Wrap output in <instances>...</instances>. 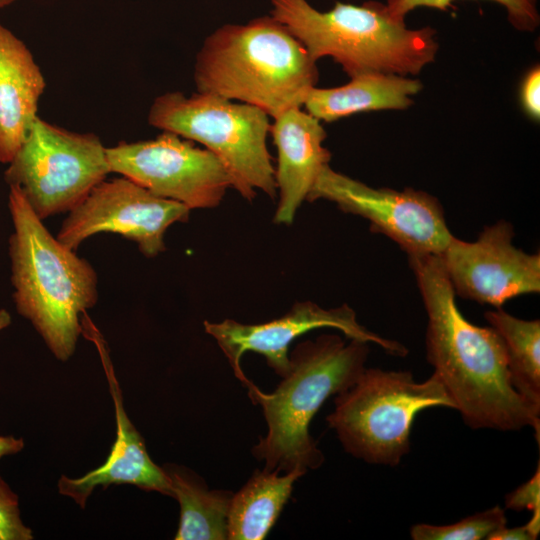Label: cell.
Wrapping results in <instances>:
<instances>
[{"mask_svg": "<svg viewBox=\"0 0 540 540\" xmlns=\"http://www.w3.org/2000/svg\"><path fill=\"white\" fill-rule=\"evenodd\" d=\"M327 327L341 331L349 339L376 344L390 355L405 357L408 354V349L400 342L361 325L355 311L347 304L325 309L311 301L296 302L282 317L261 324H242L232 319L204 322L205 331L216 340L243 384L248 381L240 364L244 353L263 355L268 366L283 378L290 368V344L308 331Z\"/></svg>", "mask_w": 540, "mask_h": 540, "instance_id": "7c38bea8", "label": "cell"}, {"mask_svg": "<svg viewBox=\"0 0 540 540\" xmlns=\"http://www.w3.org/2000/svg\"><path fill=\"white\" fill-rule=\"evenodd\" d=\"M422 83L398 74L367 72L334 88H311L302 107L320 121L332 122L355 113L401 110L412 104Z\"/></svg>", "mask_w": 540, "mask_h": 540, "instance_id": "e0dca14e", "label": "cell"}, {"mask_svg": "<svg viewBox=\"0 0 540 540\" xmlns=\"http://www.w3.org/2000/svg\"><path fill=\"white\" fill-rule=\"evenodd\" d=\"M111 173L106 147L94 133H78L39 116L4 172L44 220L69 213Z\"/></svg>", "mask_w": 540, "mask_h": 540, "instance_id": "ba28073f", "label": "cell"}, {"mask_svg": "<svg viewBox=\"0 0 540 540\" xmlns=\"http://www.w3.org/2000/svg\"><path fill=\"white\" fill-rule=\"evenodd\" d=\"M270 15L304 46L313 61L325 56L348 76L382 72L416 75L438 50L435 30L409 29L377 1L353 5L337 2L328 11L307 0H270Z\"/></svg>", "mask_w": 540, "mask_h": 540, "instance_id": "5b68a950", "label": "cell"}, {"mask_svg": "<svg viewBox=\"0 0 540 540\" xmlns=\"http://www.w3.org/2000/svg\"><path fill=\"white\" fill-rule=\"evenodd\" d=\"M171 487V497L180 505V521L175 540H224L228 537V511L232 492L209 490L206 484L184 467L162 466Z\"/></svg>", "mask_w": 540, "mask_h": 540, "instance_id": "d6986e66", "label": "cell"}, {"mask_svg": "<svg viewBox=\"0 0 540 540\" xmlns=\"http://www.w3.org/2000/svg\"><path fill=\"white\" fill-rule=\"evenodd\" d=\"M488 540H535L527 524L507 528L506 526L492 534Z\"/></svg>", "mask_w": 540, "mask_h": 540, "instance_id": "484cf974", "label": "cell"}, {"mask_svg": "<svg viewBox=\"0 0 540 540\" xmlns=\"http://www.w3.org/2000/svg\"><path fill=\"white\" fill-rule=\"evenodd\" d=\"M32 530L21 518L18 495L0 477V540H31Z\"/></svg>", "mask_w": 540, "mask_h": 540, "instance_id": "603a6c76", "label": "cell"}, {"mask_svg": "<svg viewBox=\"0 0 540 540\" xmlns=\"http://www.w3.org/2000/svg\"><path fill=\"white\" fill-rule=\"evenodd\" d=\"M191 209L154 195L122 176L105 179L64 219L56 238L70 249L98 233H115L134 241L151 258L165 251L164 236L175 223L189 220Z\"/></svg>", "mask_w": 540, "mask_h": 540, "instance_id": "8fae6325", "label": "cell"}, {"mask_svg": "<svg viewBox=\"0 0 540 540\" xmlns=\"http://www.w3.org/2000/svg\"><path fill=\"white\" fill-rule=\"evenodd\" d=\"M326 418L344 449L369 464L397 466L410 451L416 415L432 407L455 409L433 373L416 382L409 371L365 368L355 383L337 394Z\"/></svg>", "mask_w": 540, "mask_h": 540, "instance_id": "52a82bcc", "label": "cell"}, {"mask_svg": "<svg viewBox=\"0 0 540 540\" xmlns=\"http://www.w3.org/2000/svg\"><path fill=\"white\" fill-rule=\"evenodd\" d=\"M511 223L486 226L474 242L452 237L438 256L456 295L500 308L508 300L540 292V255L513 244Z\"/></svg>", "mask_w": 540, "mask_h": 540, "instance_id": "4fadbf2b", "label": "cell"}, {"mask_svg": "<svg viewBox=\"0 0 540 540\" xmlns=\"http://www.w3.org/2000/svg\"><path fill=\"white\" fill-rule=\"evenodd\" d=\"M453 0H387L389 12L397 18L406 16L419 7H429L446 10ZM503 6L507 12L508 20L517 29L533 31L539 25L537 0H491Z\"/></svg>", "mask_w": 540, "mask_h": 540, "instance_id": "7402d4cb", "label": "cell"}, {"mask_svg": "<svg viewBox=\"0 0 540 540\" xmlns=\"http://www.w3.org/2000/svg\"><path fill=\"white\" fill-rule=\"evenodd\" d=\"M368 343L324 334L299 343L289 355L290 368L275 391L265 393L251 381L244 385L260 404L268 426L253 447L265 470L306 473L324 461L310 436L309 424L328 397L350 388L365 369Z\"/></svg>", "mask_w": 540, "mask_h": 540, "instance_id": "277c9868", "label": "cell"}, {"mask_svg": "<svg viewBox=\"0 0 540 540\" xmlns=\"http://www.w3.org/2000/svg\"><path fill=\"white\" fill-rule=\"evenodd\" d=\"M484 316L502 340L513 387L540 410V320L520 319L501 307Z\"/></svg>", "mask_w": 540, "mask_h": 540, "instance_id": "ffe728a7", "label": "cell"}, {"mask_svg": "<svg viewBox=\"0 0 540 540\" xmlns=\"http://www.w3.org/2000/svg\"><path fill=\"white\" fill-rule=\"evenodd\" d=\"M45 87L28 47L0 24V163L8 164L25 141Z\"/></svg>", "mask_w": 540, "mask_h": 540, "instance_id": "2e32d148", "label": "cell"}, {"mask_svg": "<svg viewBox=\"0 0 540 540\" xmlns=\"http://www.w3.org/2000/svg\"><path fill=\"white\" fill-rule=\"evenodd\" d=\"M105 370L115 405L116 440L106 461L98 468L76 479L62 475L58 481L59 492L82 508L98 486L106 488L113 484H131L146 491L171 496L167 475L162 467L151 460L143 438L125 412L120 389L108 361Z\"/></svg>", "mask_w": 540, "mask_h": 540, "instance_id": "9a60e30c", "label": "cell"}, {"mask_svg": "<svg viewBox=\"0 0 540 540\" xmlns=\"http://www.w3.org/2000/svg\"><path fill=\"white\" fill-rule=\"evenodd\" d=\"M294 107L273 118L270 132L277 150L275 183L279 202L273 221L290 225L317 179L329 164L330 152L323 146L326 131L321 121Z\"/></svg>", "mask_w": 540, "mask_h": 540, "instance_id": "5bb4252c", "label": "cell"}, {"mask_svg": "<svg viewBox=\"0 0 540 540\" xmlns=\"http://www.w3.org/2000/svg\"><path fill=\"white\" fill-rule=\"evenodd\" d=\"M106 156L111 173L190 209L217 207L231 187L227 171L211 151L168 131L150 140L120 142L106 148Z\"/></svg>", "mask_w": 540, "mask_h": 540, "instance_id": "30bf717a", "label": "cell"}, {"mask_svg": "<svg viewBox=\"0 0 540 540\" xmlns=\"http://www.w3.org/2000/svg\"><path fill=\"white\" fill-rule=\"evenodd\" d=\"M11 283L18 314L53 355L67 361L82 333L81 316L98 300L93 266L54 237L16 186H9Z\"/></svg>", "mask_w": 540, "mask_h": 540, "instance_id": "7a4b0ae2", "label": "cell"}, {"mask_svg": "<svg viewBox=\"0 0 540 540\" xmlns=\"http://www.w3.org/2000/svg\"><path fill=\"white\" fill-rule=\"evenodd\" d=\"M255 470L247 483L233 494L228 511L230 540L264 539L288 501L294 482L304 472Z\"/></svg>", "mask_w": 540, "mask_h": 540, "instance_id": "ac0fdd59", "label": "cell"}, {"mask_svg": "<svg viewBox=\"0 0 540 540\" xmlns=\"http://www.w3.org/2000/svg\"><path fill=\"white\" fill-rule=\"evenodd\" d=\"M521 104L527 115L540 118V69L534 67L525 76L521 86Z\"/></svg>", "mask_w": 540, "mask_h": 540, "instance_id": "d4e9b609", "label": "cell"}, {"mask_svg": "<svg viewBox=\"0 0 540 540\" xmlns=\"http://www.w3.org/2000/svg\"><path fill=\"white\" fill-rule=\"evenodd\" d=\"M11 316L6 309H0V332L11 324Z\"/></svg>", "mask_w": 540, "mask_h": 540, "instance_id": "83f0119b", "label": "cell"}, {"mask_svg": "<svg viewBox=\"0 0 540 540\" xmlns=\"http://www.w3.org/2000/svg\"><path fill=\"white\" fill-rule=\"evenodd\" d=\"M505 505L508 509L515 511L530 510L532 516L526 523L531 533L538 537L540 532V465L533 476L520 485L505 498Z\"/></svg>", "mask_w": 540, "mask_h": 540, "instance_id": "cb8c5ba5", "label": "cell"}, {"mask_svg": "<svg viewBox=\"0 0 540 540\" xmlns=\"http://www.w3.org/2000/svg\"><path fill=\"white\" fill-rule=\"evenodd\" d=\"M408 258L428 316L427 360L464 423L499 431L531 427L539 443L540 410L513 387L499 335L462 315L438 256Z\"/></svg>", "mask_w": 540, "mask_h": 540, "instance_id": "6da1fadb", "label": "cell"}, {"mask_svg": "<svg viewBox=\"0 0 540 540\" xmlns=\"http://www.w3.org/2000/svg\"><path fill=\"white\" fill-rule=\"evenodd\" d=\"M24 448L22 438L0 435V459L5 456L14 455Z\"/></svg>", "mask_w": 540, "mask_h": 540, "instance_id": "4316f807", "label": "cell"}, {"mask_svg": "<svg viewBox=\"0 0 540 540\" xmlns=\"http://www.w3.org/2000/svg\"><path fill=\"white\" fill-rule=\"evenodd\" d=\"M269 115L261 109L196 92L158 96L148 112L149 125L198 142L211 151L227 171L231 187L252 201L257 190L271 199L277 194L275 167L267 148Z\"/></svg>", "mask_w": 540, "mask_h": 540, "instance_id": "8992f818", "label": "cell"}, {"mask_svg": "<svg viewBox=\"0 0 540 540\" xmlns=\"http://www.w3.org/2000/svg\"><path fill=\"white\" fill-rule=\"evenodd\" d=\"M320 199L368 220L372 231L396 242L408 256H439L453 237L440 202L424 191L373 188L327 164L306 200Z\"/></svg>", "mask_w": 540, "mask_h": 540, "instance_id": "9c48e42d", "label": "cell"}, {"mask_svg": "<svg viewBox=\"0 0 540 540\" xmlns=\"http://www.w3.org/2000/svg\"><path fill=\"white\" fill-rule=\"evenodd\" d=\"M18 0H0V9L7 7Z\"/></svg>", "mask_w": 540, "mask_h": 540, "instance_id": "f1b7e54d", "label": "cell"}, {"mask_svg": "<svg viewBox=\"0 0 540 540\" xmlns=\"http://www.w3.org/2000/svg\"><path fill=\"white\" fill-rule=\"evenodd\" d=\"M505 511L500 506L468 516L448 525L416 524L410 535L414 540H482L506 526Z\"/></svg>", "mask_w": 540, "mask_h": 540, "instance_id": "44dd1931", "label": "cell"}, {"mask_svg": "<svg viewBox=\"0 0 540 540\" xmlns=\"http://www.w3.org/2000/svg\"><path fill=\"white\" fill-rule=\"evenodd\" d=\"M317 81L316 62L271 15L217 28L194 65L197 92L255 106L272 118L302 107Z\"/></svg>", "mask_w": 540, "mask_h": 540, "instance_id": "3957f363", "label": "cell"}]
</instances>
